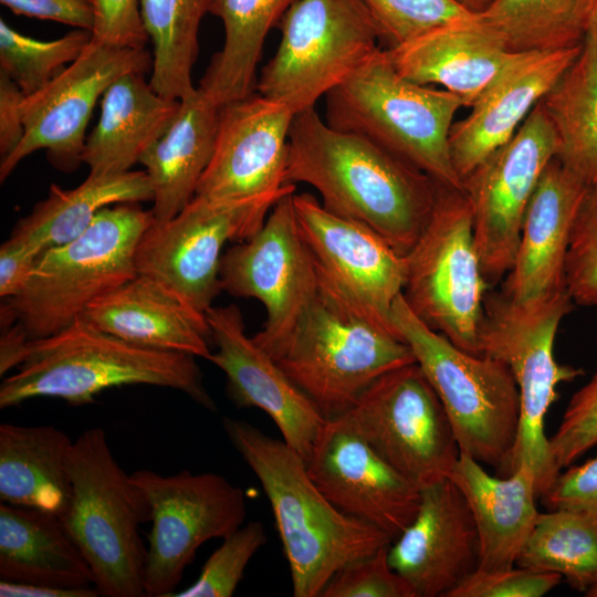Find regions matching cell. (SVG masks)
Wrapping results in <instances>:
<instances>
[{
    "label": "cell",
    "instance_id": "836d02e7",
    "mask_svg": "<svg viewBox=\"0 0 597 597\" xmlns=\"http://www.w3.org/2000/svg\"><path fill=\"white\" fill-rule=\"evenodd\" d=\"M297 0H212L209 13L223 25L222 48L200 87L220 106L255 92V72L269 31Z\"/></svg>",
    "mask_w": 597,
    "mask_h": 597
},
{
    "label": "cell",
    "instance_id": "484cf974",
    "mask_svg": "<svg viewBox=\"0 0 597 597\" xmlns=\"http://www.w3.org/2000/svg\"><path fill=\"white\" fill-rule=\"evenodd\" d=\"M83 315L134 345L210 358L211 334L199 312L157 280L137 274L94 300Z\"/></svg>",
    "mask_w": 597,
    "mask_h": 597
},
{
    "label": "cell",
    "instance_id": "d4e9b609",
    "mask_svg": "<svg viewBox=\"0 0 597 597\" xmlns=\"http://www.w3.org/2000/svg\"><path fill=\"white\" fill-rule=\"evenodd\" d=\"M386 52L406 78L441 85L470 107L521 54L509 51L481 15L434 29Z\"/></svg>",
    "mask_w": 597,
    "mask_h": 597
},
{
    "label": "cell",
    "instance_id": "3957f363",
    "mask_svg": "<svg viewBox=\"0 0 597 597\" xmlns=\"http://www.w3.org/2000/svg\"><path fill=\"white\" fill-rule=\"evenodd\" d=\"M196 358L134 345L82 314L55 334L28 343L18 371L0 385V408L40 397L82 406L108 388L149 385L176 389L216 410Z\"/></svg>",
    "mask_w": 597,
    "mask_h": 597
},
{
    "label": "cell",
    "instance_id": "ac0fdd59",
    "mask_svg": "<svg viewBox=\"0 0 597 597\" xmlns=\"http://www.w3.org/2000/svg\"><path fill=\"white\" fill-rule=\"evenodd\" d=\"M293 205L318 281L398 335L391 312L405 287L406 255L368 226L329 212L311 193L294 192Z\"/></svg>",
    "mask_w": 597,
    "mask_h": 597
},
{
    "label": "cell",
    "instance_id": "4dcf8cb0",
    "mask_svg": "<svg viewBox=\"0 0 597 597\" xmlns=\"http://www.w3.org/2000/svg\"><path fill=\"white\" fill-rule=\"evenodd\" d=\"M72 440L53 426L0 425V500L61 517L71 499Z\"/></svg>",
    "mask_w": 597,
    "mask_h": 597
},
{
    "label": "cell",
    "instance_id": "30bf717a",
    "mask_svg": "<svg viewBox=\"0 0 597 597\" xmlns=\"http://www.w3.org/2000/svg\"><path fill=\"white\" fill-rule=\"evenodd\" d=\"M406 260L402 295L410 310L459 348L480 355L478 332L490 286L463 190L438 185L428 222Z\"/></svg>",
    "mask_w": 597,
    "mask_h": 597
},
{
    "label": "cell",
    "instance_id": "f907efd6",
    "mask_svg": "<svg viewBox=\"0 0 597 597\" xmlns=\"http://www.w3.org/2000/svg\"><path fill=\"white\" fill-rule=\"evenodd\" d=\"M97 595L100 594L95 587L61 588L0 580L1 597H95Z\"/></svg>",
    "mask_w": 597,
    "mask_h": 597
},
{
    "label": "cell",
    "instance_id": "bcb514c9",
    "mask_svg": "<svg viewBox=\"0 0 597 597\" xmlns=\"http://www.w3.org/2000/svg\"><path fill=\"white\" fill-rule=\"evenodd\" d=\"M548 510H570L597 521V457L558 474L541 496Z\"/></svg>",
    "mask_w": 597,
    "mask_h": 597
},
{
    "label": "cell",
    "instance_id": "7402d4cb",
    "mask_svg": "<svg viewBox=\"0 0 597 597\" xmlns=\"http://www.w3.org/2000/svg\"><path fill=\"white\" fill-rule=\"evenodd\" d=\"M421 491L417 514L392 541L389 563L416 597H449L480 567V537L469 504L451 479Z\"/></svg>",
    "mask_w": 597,
    "mask_h": 597
},
{
    "label": "cell",
    "instance_id": "52a82bcc",
    "mask_svg": "<svg viewBox=\"0 0 597 597\" xmlns=\"http://www.w3.org/2000/svg\"><path fill=\"white\" fill-rule=\"evenodd\" d=\"M392 324L437 392L461 453L509 475L521 400L509 367L488 355L468 353L423 323L402 293Z\"/></svg>",
    "mask_w": 597,
    "mask_h": 597
},
{
    "label": "cell",
    "instance_id": "ba28073f",
    "mask_svg": "<svg viewBox=\"0 0 597 597\" xmlns=\"http://www.w3.org/2000/svg\"><path fill=\"white\" fill-rule=\"evenodd\" d=\"M573 304L566 290L524 304L502 292H490L479 325L480 355L503 362L520 392V425L509 475L521 464L530 467L540 498L561 473L551 458L545 417L557 399L558 385L584 374L582 368L559 364L554 357L558 326Z\"/></svg>",
    "mask_w": 597,
    "mask_h": 597
},
{
    "label": "cell",
    "instance_id": "f1b7e54d",
    "mask_svg": "<svg viewBox=\"0 0 597 597\" xmlns=\"http://www.w3.org/2000/svg\"><path fill=\"white\" fill-rule=\"evenodd\" d=\"M180 101L169 100L143 73L115 80L102 96L100 119L85 142L82 160L90 174H122L163 135Z\"/></svg>",
    "mask_w": 597,
    "mask_h": 597
},
{
    "label": "cell",
    "instance_id": "e0dca14e",
    "mask_svg": "<svg viewBox=\"0 0 597 597\" xmlns=\"http://www.w3.org/2000/svg\"><path fill=\"white\" fill-rule=\"evenodd\" d=\"M153 67L146 49H122L90 41L82 54L46 86L22 103L25 133L17 149L0 160L3 181L21 160L44 149L51 165L73 171L83 163L85 130L96 102L127 73Z\"/></svg>",
    "mask_w": 597,
    "mask_h": 597
},
{
    "label": "cell",
    "instance_id": "db71d44e",
    "mask_svg": "<svg viewBox=\"0 0 597 597\" xmlns=\"http://www.w3.org/2000/svg\"><path fill=\"white\" fill-rule=\"evenodd\" d=\"M590 24H593L597 29V0H596Z\"/></svg>",
    "mask_w": 597,
    "mask_h": 597
},
{
    "label": "cell",
    "instance_id": "44dd1931",
    "mask_svg": "<svg viewBox=\"0 0 597 597\" xmlns=\"http://www.w3.org/2000/svg\"><path fill=\"white\" fill-rule=\"evenodd\" d=\"M206 318L216 345L209 360L224 373L232 402L239 408L263 410L284 442L306 461L327 418L247 335L243 316L235 304L211 306Z\"/></svg>",
    "mask_w": 597,
    "mask_h": 597
},
{
    "label": "cell",
    "instance_id": "2e32d148",
    "mask_svg": "<svg viewBox=\"0 0 597 597\" xmlns=\"http://www.w3.org/2000/svg\"><path fill=\"white\" fill-rule=\"evenodd\" d=\"M555 155V133L538 103L512 138L463 179L474 241L489 286L512 269L526 208Z\"/></svg>",
    "mask_w": 597,
    "mask_h": 597
},
{
    "label": "cell",
    "instance_id": "681fc988",
    "mask_svg": "<svg viewBox=\"0 0 597 597\" xmlns=\"http://www.w3.org/2000/svg\"><path fill=\"white\" fill-rule=\"evenodd\" d=\"M25 95L20 87L0 71V156L12 154L24 137L22 103Z\"/></svg>",
    "mask_w": 597,
    "mask_h": 597
},
{
    "label": "cell",
    "instance_id": "9c48e42d",
    "mask_svg": "<svg viewBox=\"0 0 597 597\" xmlns=\"http://www.w3.org/2000/svg\"><path fill=\"white\" fill-rule=\"evenodd\" d=\"M328 419L380 376L416 362L409 345L318 281V291L274 358Z\"/></svg>",
    "mask_w": 597,
    "mask_h": 597
},
{
    "label": "cell",
    "instance_id": "7c38bea8",
    "mask_svg": "<svg viewBox=\"0 0 597 597\" xmlns=\"http://www.w3.org/2000/svg\"><path fill=\"white\" fill-rule=\"evenodd\" d=\"M336 418L420 490L448 479L460 455L448 415L416 362L377 378Z\"/></svg>",
    "mask_w": 597,
    "mask_h": 597
},
{
    "label": "cell",
    "instance_id": "f546056e",
    "mask_svg": "<svg viewBox=\"0 0 597 597\" xmlns=\"http://www.w3.org/2000/svg\"><path fill=\"white\" fill-rule=\"evenodd\" d=\"M0 580L61 588L94 587V577L62 520L1 502Z\"/></svg>",
    "mask_w": 597,
    "mask_h": 597
},
{
    "label": "cell",
    "instance_id": "8992f818",
    "mask_svg": "<svg viewBox=\"0 0 597 597\" xmlns=\"http://www.w3.org/2000/svg\"><path fill=\"white\" fill-rule=\"evenodd\" d=\"M153 221L151 210L136 203L104 208L77 238L40 255L23 290L6 300L4 318L30 341L66 327L94 300L137 275L135 251Z\"/></svg>",
    "mask_w": 597,
    "mask_h": 597
},
{
    "label": "cell",
    "instance_id": "ab89813d",
    "mask_svg": "<svg viewBox=\"0 0 597 597\" xmlns=\"http://www.w3.org/2000/svg\"><path fill=\"white\" fill-rule=\"evenodd\" d=\"M265 542L266 533L261 522L241 525L209 556L196 582L171 597L232 596L249 562Z\"/></svg>",
    "mask_w": 597,
    "mask_h": 597
},
{
    "label": "cell",
    "instance_id": "d590c367",
    "mask_svg": "<svg viewBox=\"0 0 597 597\" xmlns=\"http://www.w3.org/2000/svg\"><path fill=\"white\" fill-rule=\"evenodd\" d=\"M212 0H140L153 44L150 85L160 95L180 101L190 95L199 52V29Z\"/></svg>",
    "mask_w": 597,
    "mask_h": 597
},
{
    "label": "cell",
    "instance_id": "5b68a950",
    "mask_svg": "<svg viewBox=\"0 0 597 597\" xmlns=\"http://www.w3.org/2000/svg\"><path fill=\"white\" fill-rule=\"evenodd\" d=\"M72 492L60 517L106 597H142L147 548L140 525L150 522L144 492L116 461L100 427L83 431L67 457Z\"/></svg>",
    "mask_w": 597,
    "mask_h": 597
},
{
    "label": "cell",
    "instance_id": "7a4b0ae2",
    "mask_svg": "<svg viewBox=\"0 0 597 597\" xmlns=\"http://www.w3.org/2000/svg\"><path fill=\"white\" fill-rule=\"evenodd\" d=\"M222 427L270 502L295 597H320L344 565L392 543L383 530L334 506L284 440L231 417Z\"/></svg>",
    "mask_w": 597,
    "mask_h": 597
},
{
    "label": "cell",
    "instance_id": "11a10c76",
    "mask_svg": "<svg viewBox=\"0 0 597 597\" xmlns=\"http://www.w3.org/2000/svg\"><path fill=\"white\" fill-rule=\"evenodd\" d=\"M585 596L587 597H597V585H595L591 589H589Z\"/></svg>",
    "mask_w": 597,
    "mask_h": 597
},
{
    "label": "cell",
    "instance_id": "d6a6232c",
    "mask_svg": "<svg viewBox=\"0 0 597 597\" xmlns=\"http://www.w3.org/2000/svg\"><path fill=\"white\" fill-rule=\"evenodd\" d=\"M555 137V158L587 186L597 184V29L540 102Z\"/></svg>",
    "mask_w": 597,
    "mask_h": 597
},
{
    "label": "cell",
    "instance_id": "cb8c5ba5",
    "mask_svg": "<svg viewBox=\"0 0 597 597\" xmlns=\"http://www.w3.org/2000/svg\"><path fill=\"white\" fill-rule=\"evenodd\" d=\"M587 185L553 158L526 208L512 269L502 293L520 304L565 287V263L573 224Z\"/></svg>",
    "mask_w": 597,
    "mask_h": 597
},
{
    "label": "cell",
    "instance_id": "d6986e66",
    "mask_svg": "<svg viewBox=\"0 0 597 597\" xmlns=\"http://www.w3.org/2000/svg\"><path fill=\"white\" fill-rule=\"evenodd\" d=\"M324 496L396 540L413 521L420 489L386 463L339 418H328L305 461Z\"/></svg>",
    "mask_w": 597,
    "mask_h": 597
},
{
    "label": "cell",
    "instance_id": "7bdbcfd3",
    "mask_svg": "<svg viewBox=\"0 0 597 597\" xmlns=\"http://www.w3.org/2000/svg\"><path fill=\"white\" fill-rule=\"evenodd\" d=\"M597 446V369L570 398L562 421L548 439L552 461L558 471Z\"/></svg>",
    "mask_w": 597,
    "mask_h": 597
},
{
    "label": "cell",
    "instance_id": "f6af8a7d",
    "mask_svg": "<svg viewBox=\"0 0 597 597\" xmlns=\"http://www.w3.org/2000/svg\"><path fill=\"white\" fill-rule=\"evenodd\" d=\"M91 40L122 49H145L150 41L140 0H92Z\"/></svg>",
    "mask_w": 597,
    "mask_h": 597
},
{
    "label": "cell",
    "instance_id": "6da1fadb",
    "mask_svg": "<svg viewBox=\"0 0 597 597\" xmlns=\"http://www.w3.org/2000/svg\"><path fill=\"white\" fill-rule=\"evenodd\" d=\"M284 181L312 186L326 210L368 226L401 255L427 224L439 185L374 142L331 127L315 107L293 117Z\"/></svg>",
    "mask_w": 597,
    "mask_h": 597
},
{
    "label": "cell",
    "instance_id": "1f68e13d",
    "mask_svg": "<svg viewBox=\"0 0 597 597\" xmlns=\"http://www.w3.org/2000/svg\"><path fill=\"white\" fill-rule=\"evenodd\" d=\"M153 198L154 190L146 171L88 174L73 189H63L52 184L48 197L19 220L10 237L43 253L77 238L104 208Z\"/></svg>",
    "mask_w": 597,
    "mask_h": 597
},
{
    "label": "cell",
    "instance_id": "4316f807",
    "mask_svg": "<svg viewBox=\"0 0 597 597\" xmlns=\"http://www.w3.org/2000/svg\"><path fill=\"white\" fill-rule=\"evenodd\" d=\"M464 495L480 537V570L493 572L516 566L538 516L535 475L521 464L505 476L491 475L483 465L461 453L450 473Z\"/></svg>",
    "mask_w": 597,
    "mask_h": 597
},
{
    "label": "cell",
    "instance_id": "f5cc1de1",
    "mask_svg": "<svg viewBox=\"0 0 597 597\" xmlns=\"http://www.w3.org/2000/svg\"><path fill=\"white\" fill-rule=\"evenodd\" d=\"M462 8L471 13L480 14L489 8L493 0H455Z\"/></svg>",
    "mask_w": 597,
    "mask_h": 597
},
{
    "label": "cell",
    "instance_id": "ee69618b",
    "mask_svg": "<svg viewBox=\"0 0 597 597\" xmlns=\"http://www.w3.org/2000/svg\"><path fill=\"white\" fill-rule=\"evenodd\" d=\"M562 580L558 574L522 566L493 572L478 569L449 597H542Z\"/></svg>",
    "mask_w": 597,
    "mask_h": 597
},
{
    "label": "cell",
    "instance_id": "60d3db41",
    "mask_svg": "<svg viewBox=\"0 0 597 597\" xmlns=\"http://www.w3.org/2000/svg\"><path fill=\"white\" fill-rule=\"evenodd\" d=\"M565 287L573 303L597 307V184L587 186L573 224Z\"/></svg>",
    "mask_w": 597,
    "mask_h": 597
},
{
    "label": "cell",
    "instance_id": "277c9868",
    "mask_svg": "<svg viewBox=\"0 0 597 597\" xmlns=\"http://www.w3.org/2000/svg\"><path fill=\"white\" fill-rule=\"evenodd\" d=\"M325 122L385 148L437 184L463 190L450 154L453 118L463 101L402 76L379 49L325 96Z\"/></svg>",
    "mask_w": 597,
    "mask_h": 597
},
{
    "label": "cell",
    "instance_id": "8d00e7d4",
    "mask_svg": "<svg viewBox=\"0 0 597 597\" xmlns=\"http://www.w3.org/2000/svg\"><path fill=\"white\" fill-rule=\"evenodd\" d=\"M516 566L558 574L586 594L597 585V521L563 509L540 513Z\"/></svg>",
    "mask_w": 597,
    "mask_h": 597
},
{
    "label": "cell",
    "instance_id": "816d5d0a",
    "mask_svg": "<svg viewBox=\"0 0 597 597\" xmlns=\"http://www.w3.org/2000/svg\"><path fill=\"white\" fill-rule=\"evenodd\" d=\"M29 342L27 333L19 324L2 333L0 339L1 376L12 367L22 364Z\"/></svg>",
    "mask_w": 597,
    "mask_h": 597
},
{
    "label": "cell",
    "instance_id": "74e56055",
    "mask_svg": "<svg viewBox=\"0 0 597 597\" xmlns=\"http://www.w3.org/2000/svg\"><path fill=\"white\" fill-rule=\"evenodd\" d=\"M91 41V31L76 29L43 41L27 36L0 19V71L32 95L74 62Z\"/></svg>",
    "mask_w": 597,
    "mask_h": 597
},
{
    "label": "cell",
    "instance_id": "5bb4252c",
    "mask_svg": "<svg viewBox=\"0 0 597 597\" xmlns=\"http://www.w3.org/2000/svg\"><path fill=\"white\" fill-rule=\"evenodd\" d=\"M144 492L151 528L144 570L148 597H171L197 549L212 538H224L247 516L241 488L212 473L161 475L150 470L130 474Z\"/></svg>",
    "mask_w": 597,
    "mask_h": 597
},
{
    "label": "cell",
    "instance_id": "9a60e30c",
    "mask_svg": "<svg viewBox=\"0 0 597 597\" xmlns=\"http://www.w3.org/2000/svg\"><path fill=\"white\" fill-rule=\"evenodd\" d=\"M294 192L282 197L263 226L229 248L220 261L221 289L264 305V327L252 338L273 359L318 291L315 261L295 216Z\"/></svg>",
    "mask_w": 597,
    "mask_h": 597
},
{
    "label": "cell",
    "instance_id": "e575fe53",
    "mask_svg": "<svg viewBox=\"0 0 597 597\" xmlns=\"http://www.w3.org/2000/svg\"><path fill=\"white\" fill-rule=\"evenodd\" d=\"M596 0H493L482 21L515 53L577 46L589 28Z\"/></svg>",
    "mask_w": 597,
    "mask_h": 597
},
{
    "label": "cell",
    "instance_id": "603a6c76",
    "mask_svg": "<svg viewBox=\"0 0 597 597\" xmlns=\"http://www.w3.org/2000/svg\"><path fill=\"white\" fill-rule=\"evenodd\" d=\"M577 46L524 52L474 102L470 114L453 123L450 154L463 179L507 143L578 55Z\"/></svg>",
    "mask_w": 597,
    "mask_h": 597
},
{
    "label": "cell",
    "instance_id": "83f0119b",
    "mask_svg": "<svg viewBox=\"0 0 597 597\" xmlns=\"http://www.w3.org/2000/svg\"><path fill=\"white\" fill-rule=\"evenodd\" d=\"M220 108L200 86L180 100L176 116L142 155L154 190V223L176 217L196 196L214 148Z\"/></svg>",
    "mask_w": 597,
    "mask_h": 597
},
{
    "label": "cell",
    "instance_id": "4fadbf2b",
    "mask_svg": "<svg viewBox=\"0 0 597 597\" xmlns=\"http://www.w3.org/2000/svg\"><path fill=\"white\" fill-rule=\"evenodd\" d=\"M295 185L244 200H212L200 196L172 219L151 223L136 251L137 274L159 281L199 312L212 306L222 291L220 261L228 241H244L264 223L273 206Z\"/></svg>",
    "mask_w": 597,
    "mask_h": 597
},
{
    "label": "cell",
    "instance_id": "c3c4849f",
    "mask_svg": "<svg viewBox=\"0 0 597 597\" xmlns=\"http://www.w3.org/2000/svg\"><path fill=\"white\" fill-rule=\"evenodd\" d=\"M42 252L9 237L0 247V296L18 295L25 286Z\"/></svg>",
    "mask_w": 597,
    "mask_h": 597
},
{
    "label": "cell",
    "instance_id": "8fae6325",
    "mask_svg": "<svg viewBox=\"0 0 597 597\" xmlns=\"http://www.w3.org/2000/svg\"><path fill=\"white\" fill-rule=\"evenodd\" d=\"M277 28V49L255 92L294 114L342 84L379 48L381 34L362 0H297Z\"/></svg>",
    "mask_w": 597,
    "mask_h": 597
},
{
    "label": "cell",
    "instance_id": "f35d334b",
    "mask_svg": "<svg viewBox=\"0 0 597 597\" xmlns=\"http://www.w3.org/2000/svg\"><path fill=\"white\" fill-rule=\"evenodd\" d=\"M375 19L388 48L446 25L476 20L455 0H362Z\"/></svg>",
    "mask_w": 597,
    "mask_h": 597
},
{
    "label": "cell",
    "instance_id": "7dc6e473",
    "mask_svg": "<svg viewBox=\"0 0 597 597\" xmlns=\"http://www.w3.org/2000/svg\"><path fill=\"white\" fill-rule=\"evenodd\" d=\"M13 13L91 31L92 0H0Z\"/></svg>",
    "mask_w": 597,
    "mask_h": 597
},
{
    "label": "cell",
    "instance_id": "ffe728a7",
    "mask_svg": "<svg viewBox=\"0 0 597 597\" xmlns=\"http://www.w3.org/2000/svg\"><path fill=\"white\" fill-rule=\"evenodd\" d=\"M294 115L256 92L221 106L213 153L196 196L244 200L283 189Z\"/></svg>",
    "mask_w": 597,
    "mask_h": 597
},
{
    "label": "cell",
    "instance_id": "b9f144b4",
    "mask_svg": "<svg viewBox=\"0 0 597 597\" xmlns=\"http://www.w3.org/2000/svg\"><path fill=\"white\" fill-rule=\"evenodd\" d=\"M390 544L344 565L320 597H416L409 583L389 563Z\"/></svg>",
    "mask_w": 597,
    "mask_h": 597
}]
</instances>
